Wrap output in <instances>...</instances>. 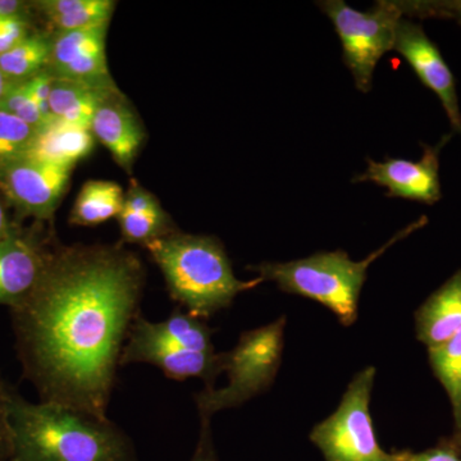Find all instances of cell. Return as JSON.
<instances>
[{
	"label": "cell",
	"instance_id": "cell-22",
	"mask_svg": "<svg viewBox=\"0 0 461 461\" xmlns=\"http://www.w3.org/2000/svg\"><path fill=\"white\" fill-rule=\"evenodd\" d=\"M51 41L41 35L27 36L0 56V69L9 83L18 84L45 71L50 63Z\"/></svg>",
	"mask_w": 461,
	"mask_h": 461
},
{
	"label": "cell",
	"instance_id": "cell-33",
	"mask_svg": "<svg viewBox=\"0 0 461 461\" xmlns=\"http://www.w3.org/2000/svg\"><path fill=\"white\" fill-rule=\"evenodd\" d=\"M23 5L18 0H0V18L23 14Z\"/></svg>",
	"mask_w": 461,
	"mask_h": 461
},
{
	"label": "cell",
	"instance_id": "cell-17",
	"mask_svg": "<svg viewBox=\"0 0 461 461\" xmlns=\"http://www.w3.org/2000/svg\"><path fill=\"white\" fill-rule=\"evenodd\" d=\"M53 77V76H51ZM120 89L104 90L77 81L54 78L50 99L53 120L89 129L103 100Z\"/></svg>",
	"mask_w": 461,
	"mask_h": 461
},
{
	"label": "cell",
	"instance_id": "cell-29",
	"mask_svg": "<svg viewBox=\"0 0 461 461\" xmlns=\"http://www.w3.org/2000/svg\"><path fill=\"white\" fill-rule=\"evenodd\" d=\"M23 84H25L26 90L29 91L30 96H32L33 102L38 104L45 120H47L48 122L53 121L50 105L53 77H51L50 72L45 69V71L41 72V74L33 76V77L29 78L27 81H23Z\"/></svg>",
	"mask_w": 461,
	"mask_h": 461
},
{
	"label": "cell",
	"instance_id": "cell-9",
	"mask_svg": "<svg viewBox=\"0 0 461 461\" xmlns=\"http://www.w3.org/2000/svg\"><path fill=\"white\" fill-rule=\"evenodd\" d=\"M453 135V132L445 135L435 147L424 145L423 156L417 162L399 158H386L384 162H375L368 158L366 171L354 177L353 182H372L384 187L390 198L435 204L442 198L439 153Z\"/></svg>",
	"mask_w": 461,
	"mask_h": 461
},
{
	"label": "cell",
	"instance_id": "cell-1",
	"mask_svg": "<svg viewBox=\"0 0 461 461\" xmlns=\"http://www.w3.org/2000/svg\"><path fill=\"white\" fill-rule=\"evenodd\" d=\"M145 276L122 245L53 249L38 286L11 309L18 359L41 402L108 417Z\"/></svg>",
	"mask_w": 461,
	"mask_h": 461
},
{
	"label": "cell",
	"instance_id": "cell-24",
	"mask_svg": "<svg viewBox=\"0 0 461 461\" xmlns=\"http://www.w3.org/2000/svg\"><path fill=\"white\" fill-rule=\"evenodd\" d=\"M38 130L0 109V167L26 153Z\"/></svg>",
	"mask_w": 461,
	"mask_h": 461
},
{
	"label": "cell",
	"instance_id": "cell-15",
	"mask_svg": "<svg viewBox=\"0 0 461 461\" xmlns=\"http://www.w3.org/2000/svg\"><path fill=\"white\" fill-rule=\"evenodd\" d=\"M417 338L427 348L444 344L461 330V271L455 273L415 313Z\"/></svg>",
	"mask_w": 461,
	"mask_h": 461
},
{
	"label": "cell",
	"instance_id": "cell-6",
	"mask_svg": "<svg viewBox=\"0 0 461 461\" xmlns=\"http://www.w3.org/2000/svg\"><path fill=\"white\" fill-rule=\"evenodd\" d=\"M317 5L338 32L355 86L369 93L379 59L395 47L397 25L402 18L395 0H379L368 12L357 11L342 0H324Z\"/></svg>",
	"mask_w": 461,
	"mask_h": 461
},
{
	"label": "cell",
	"instance_id": "cell-21",
	"mask_svg": "<svg viewBox=\"0 0 461 461\" xmlns=\"http://www.w3.org/2000/svg\"><path fill=\"white\" fill-rule=\"evenodd\" d=\"M430 368L445 388L456 432L461 430V330L444 344L429 348Z\"/></svg>",
	"mask_w": 461,
	"mask_h": 461
},
{
	"label": "cell",
	"instance_id": "cell-27",
	"mask_svg": "<svg viewBox=\"0 0 461 461\" xmlns=\"http://www.w3.org/2000/svg\"><path fill=\"white\" fill-rule=\"evenodd\" d=\"M122 211L130 213H158L165 209L150 191L142 187L138 182L131 181L129 191L124 194Z\"/></svg>",
	"mask_w": 461,
	"mask_h": 461
},
{
	"label": "cell",
	"instance_id": "cell-31",
	"mask_svg": "<svg viewBox=\"0 0 461 461\" xmlns=\"http://www.w3.org/2000/svg\"><path fill=\"white\" fill-rule=\"evenodd\" d=\"M397 461H461V454L445 441L441 446L429 448L423 453H411V451L397 453Z\"/></svg>",
	"mask_w": 461,
	"mask_h": 461
},
{
	"label": "cell",
	"instance_id": "cell-20",
	"mask_svg": "<svg viewBox=\"0 0 461 461\" xmlns=\"http://www.w3.org/2000/svg\"><path fill=\"white\" fill-rule=\"evenodd\" d=\"M122 187L113 181L90 180L81 187L74 206L69 223L74 226L94 227L117 220L123 209Z\"/></svg>",
	"mask_w": 461,
	"mask_h": 461
},
{
	"label": "cell",
	"instance_id": "cell-28",
	"mask_svg": "<svg viewBox=\"0 0 461 461\" xmlns=\"http://www.w3.org/2000/svg\"><path fill=\"white\" fill-rule=\"evenodd\" d=\"M29 36V23L23 14L0 18V56Z\"/></svg>",
	"mask_w": 461,
	"mask_h": 461
},
{
	"label": "cell",
	"instance_id": "cell-19",
	"mask_svg": "<svg viewBox=\"0 0 461 461\" xmlns=\"http://www.w3.org/2000/svg\"><path fill=\"white\" fill-rule=\"evenodd\" d=\"M115 5L113 0H42L36 8L57 35L111 23Z\"/></svg>",
	"mask_w": 461,
	"mask_h": 461
},
{
	"label": "cell",
	"instance_id": "cell-37",
	"mask_svg": "<svg viewBox=\"0 0 461 461\" xmlns=\"http://www.w3.org/2000/svg\"><path fill=\"white\" fill-rule=\"evenodd\" d=\"M8 461H11V460H8Z\"/></svg>",
	"mask_w": 461,
	"mask_h": 461
},
{
	"label": "cell",
	"instance_id": "cell-2",
	"mask_svg": "<svg viewBox=\"0 0 461 461\" xmlns=\"http://www.w3.org/2000/svg\"><path fill=\"white\" fill-rule=\"evenodd\" d=\"M11 461H136L131 438L108 417L32 402L11 388Z\"/></svg>",
	"mask_w": 461,
	"mask_h": 461
},
{
	"label": "cell",
	"instance_id": "cell-12",
	"mask_svg": "<svg viewBox=\"0 0 461 461\" xmlns=\"http://www.w3.org/2000/svg\"><path fill=\"white\" fill-rule=\"evenodd\" d=\"M393 50L402 54L421 84L436 94L447 114L453 133L461 136V112L453 72L423 27L402 17L397 25Z\"/></svg>",
	"mask_w": 461,
	"mask_h": 461
},
{
	"label": "cell",
	"instance_id": "cell-36",
	"mask_svg": "<svg viewBox=\"0 0 461 461\" xmlns=\"http://www.w3.org/2000/svg\"><path fill=\"white\" fill-rule=\"evenodd\" d=\"M447 442L461 454V430L460 432H455V435L447 439Z\"/></svg>",
	"mask_w": 461,
	"mask_h": 461
},
{
	"label": "cell",
	"instance_id": "cell-5",
	"mask_svg": "<svg viewBox=\"0 0 461 461\" xmlns=\"http://www.w3.org/2000/svg\"><path fill=\"white\" fill-rule=\"evenodd\" d=\"M285 327L286 317H281L247 330L232 350L223 353V372L229 384L196 393L194 399L200 418L212 420L215 412L239 408L272 386L281 366Z\"/></svg>",
	"mask_w": 461,
	"mask_h": 461
},
{
	"label": "cell",
	"instance_id": "cell-8",
	"mask_svg": "<svg viewBox=\"0 0 461 461\" xmlns=\"http://www.w3.org/2000/svg\"><path fill=\"white\" fill-rule=\"evenodd\" d=\"M72 167L20 157L0 167V187L21 213L50 220L71 178Z\"/></svg>",
	"mask_w": 461,
	"mask_h": 461
},
{
	"label": "cell",
	"instance_id": "cell-26",
	"mask_svg": "<svg viewBox=\"0 0 461 461\" xmlns=\"http://www.w3.org/2000/svg\"><path fill=\"white\" fill-rule=\"evenodd\" d=\"M0 109L16 115L21 121L36 130L41 129L44 124L48 123L38 104L30 96L29 91L26 90L23 83L12 85L7 95L0 104Z\"/></svg>",
	"mask_w": 461,
	"mask_h": 461
},
{
	"label": "cell",
	"instance_id": "cell-7",
	"mask_svg": "<svg viewBox=\"0 0 461 461\" xmlns=\"http://www.w3.org/2000/svg\"><path fill=\"white\" fill-rule=\"evenodd\" d=\"M375 368L366 366L348 384L339 408L311 433L326 461H397L379 446L371 417Z\"/></svg>",
	"mask_w": 461,
	"mask_h": 461
},
{
	"label": "cell",
	"instance_id": "cell-23",
	"mask_svg": "<svg viewBox=\"0 0 461 461\" xmlns=\"http://www.w3.org/2000/svg\"><path fill=\"white\" fill-rule=\"evenodd\" d=\"M117 221L123 241L144 248L149 242L165 238L177 230L166 211L158 213H130L122 211Z\"/></svg>",
	"mask_w": 461,
	"mask_h": 461
},
{
	"label": "cell",
	"instance_id": "cell-30",
	"mask_svg": "<svg viewBox=\"0 0 461 461\" xmlns=\"http://www.w3.org/2000/svg\"><path fill=\"white\" fill-rule=\"evenodd\" d=\"M11 388L0 375V461H8L12 457V429L9 421Z\"/></svg>",
	"mask_w": 461,
	"mask_h": 461
},
{
	"label": "cell",
	"instance_id": "cell-32",
	"mask_svg": "<svg viewBox=\"0 0 461 461\" xmlns=\"http://www.w3.org/2000/svg\"><path fill=\"white\" fill-rule=\"evenodd\" d=\"M190 461H218L209 418H200L199 441Z\"/></svg>",
	"mask_w": 461,
	"mask_h": 461
},
{
	"label": "cell",
	"instance_id": "cell-34",
	"mask_svg": "<svg viewBox=\"0 0 461 461\" xmlns=\"http://www.w3.org/2000/svg\"><path fill=\"white\" fill-rule=\"evenodd\" d=\"M14 227L9 223L7 215H5V208H3L2 203H0V240L7 238L14 232Z\"/></svg>",
	"mask_w": 461,
	"mask_h": 461
},
{
	"label": "cell",
	"instance_id": "cell-13",
	"mask_svg": "<svg viewBox=\"0 0 461 461\" xmlns=\"http://www.w3.org/2000/svg\"><path fill=\"white\" fill-rule=\"evenodd\" d=\"M51 251L48 240L36 232L14 229L0 240V305L14 308L35 290Z\"/></svg>",
	"mask_w": 461,
	"mask_h": 461
},
{
	"label": "cell",
	"instance_id": "cell-14",
	"mask_svg": "<svg viewBox=\"0 0 461 461\" xmlns=\"http://www.w3.org/2000/svg\"><path fill=\"white\" fill-rule=\"evenodd\" d=\"M90 131L121 168L131 172L144 144L145 131L140 118L121 91L103 100L91 121Z\"/></svg>",
	"mask_w": 461,
	"mask_h": 461
},
{
	"label": "cell",
	"instance_id": "cell-25",
	"mask_svg": "<svg viewBox=\"0 0 461 461\" xmlns=\"http://www.w3.org/2000/svg\"><path fill=\"white\" fill-rule=\"evenodd\" d=\"M402 17L453 20L461 26V0H395Z\"/></svg>",
	"mask_w": 461,
	"mask_h": 461
},
{
	"label": "cell",
	"instance_id": "cell-11",
	"mask_svg": "<svg viewBox=\"0 0 461 461\" xmlns=\"http://www.w3.org/2000/svg\"><path fill=\"white\" fill-rule=\"evenodd\" d=\"M150 364L175 381L200 378L204 388L215 387L218 375L223 373V353H199L151 338L133 321L124 344L121 366L130 364Z\"/></svg>",
	"mask_w": 461,
	"mask_h": 461
},
{
	"label": "cell",
	"instance_id": "cell-4",
	"mask_svg": "<svg viewBox=\"0 0 461 461\" xmlns=\"http://www.w3.org/2000/svg\"><path fill=\"white\" fill-rule=\"evenodd\" d=\"M427 218L421 217L393 236L362 262H355L345 251H324L303 259L285 263L264 262L249 266L264 282L271 281L284 293L308 297L330 309L344 326H351L357 318L360 293L366 271L396 242L421 229Z\"/></svg>",
	"mask_w": 461,
	"mask_h": 461
},
{
	"label": "cell",
	"instance_id": "cell-16",
	"mask_svg": "<svg viewBox=\"0 0 461 461\" xmlns=\"http://www.w3.org/2000/svg\"><path fill=\"white\" fill-rule=\"evenodd\" d=\"M95 141L89 129L53 120L36 131L23 157L75 168L93 153Z\"/></svg>",
	"mask_w": 461,
	"mask_h": 461
},
{
	"label": "cell",
	"instance_id": "cell-3",
	"mask_svg": "<svg viewBox=\"0 0 461 461\" xmlns=\"http://www.w3.org/2000/svg\"><path fill=\"white\" fill-rule=\"evenodd\" d=\"M165 277L169 296L195 317H211L259 286L262 278L236 277L222 242L215 236L176 230L145 245Z\"/></svg>",
	"mask_w": 461,
	"mask_h": 461
},
{
	"label": "cell",
	"instance_id": "cell-18",
	"mask_svg": "<svg viewBox=\"0 0 461 461\" xmlns=\"http://www.w3.org/2000/svg\"><path fill=\"white\" fill-rule=\"evenodd\" d=\"M135 323L151 338L199 353H214L213 330L202 318L189 312H173L165 321H151L139 315Z\"/></svg>",
	"mask_w": 461,
	"mask_h": 461
},
{
	"label": "cell",
	"instance_id": "cell-35",
	"mask_svg": "<svg viewBox=\"0 0 461 461\" xmlns=\"http://www.w3.org/2000/svg\"><path fill=\"white\" fill-rule=\"evenodd\" d=\"M12 83H9L7 77H5V74H3L2 69H0V104H2L3 100H5V95L9 89L12 87Z\"/></svg>",
	"mask_w": 461,
	"mask_h": 461
},
{
	"label": "cell",
	"instance_id": "cell-10",
	"mask_svg": "<svg viewBox=\"0 0 461 461\" xmlns=\"http://www.w3.org/2000/svg\"><path fill=\"white\" fill-rule=\"evenodd\" d=\"M109 23L57 33L47 71L54 78L77 81L104 90L118 89L109 72L105 41Z\"/></svg>",
	"mask_w": 461,
	"mask_h": 461
}]
</instances>
